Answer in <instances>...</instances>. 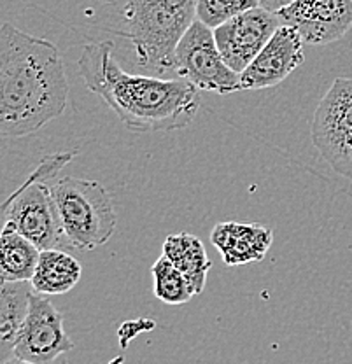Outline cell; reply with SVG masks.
<instances>
[{
    "label": "cell",
    "instance_id": "6da1fadb",
    "mask_svg": "<svg viewBox=\"0 0 352 364\" xmlns=\"http://www.w3.org/2000/svg\"><path fill=\"white\" fill-rule=\"evenodd\" d=\"M69 81L55 44L6 23L0 30V134L32 135L63 114Z\"/></svg>",
    "mask_w": 352,
    "mask_h": 364
},
{
    "label": "cell",
    "instance_id": "7a4b0ae2",
    "mask_svg": "<svg viewBox=\"0 0 352 364\" xmlns=\"http://www.w3.org/2000/svg\"><path fill=\"white\" fill-rule=\"evenodd\" d=\"M78 67L88 90L104 98L127 130L135 134L183 130L202 104L198 90L186 79L124 72L107 41L86 44Z\"/></svg>",
    "mask_w": 352,
    "mask_h": 364
},
{
    "label": "cell",
    "instance_id": "3957f363",
    "mask_svg": "<svg viewBox=\"0 0 352 364\" xmlns=\"http://www.w3.org/2000/svg\"><path fill=\"white\" fill-rule=\"evenodd\" d=\"M198 0H127L123 36L135 60L156 74L176 72V49L196 20Z\"/></svg>",
    "mask_w": 352,
    "mask_h": 364
},
{
    "label": "cell",
    "instance_id": "277c9868",
    "mask_svg": "<svg viewBox=\"0 0 352 364\" xmlns=\"http://www.w3.org/2000/svg\"><path fill=\"white\" fill-rule=\"evenodd\" d=\"M75 156V153L49 154L2 205L4 226L16 230L41 250L63 244L58 208L49 181Z\"/></svg>",
    "mask_w": 352,
    "mask_h": 364
},
{
    "label": "cell",
    "instance_id": "5b68a950",
    "mask_svg": "<svg viewBox=\"0 0 352 364\" xmlns=\"http://www.w3.org/2000/svg\"><path fill=\"white\" fill-rule=\"evenodd\" d=\"M65 242L81 250L104 245L116 231V212L98 181L62 177L49 182Z\"/></svg>",
    "mask_w": 352,
    "mask_h": 364
},
{
    "label": "cell",
    "instance_id": "8992f818",
    "mask_svg": "<svg viewBox=\"0 0 352 364\" xmlns=\"http://www.w3.org/2000/svg\"><path fill=\"white\" fill-rule=\"evenodd\" d=\"M176 74L196 90L218 95L242 91V77L228 67L215 44L214 30L195 20L176 49Z\"/></svg>",
    "mask_w": 352,
    "mask_h": 364
},
{
    "label": "cell",
    "instance_id": "52a82bcc",
    "mask_svg": "<svg viewBox=\"0 0 352 364\" xmlns=\"http://www.w3.org/2000/svg\"><path fill=\"white\" fill-rule=\"evenodd\" d=\"M70 350H74V341L63 328V316L49 299L32 291L28 316L14 347L13 358L32 364H53Z\"/></svg>",
    "mask_w": 352,
    "mask_h": 364
},
{
    "label": "cell",
    "instance_id": "ba28073f",
    "mask_svg": "<svg viewBox=\"0 0 352 364\" xmlns=\"http://www.w3.org/2000/svg\"><path fill=\"white\" fill-rule=\"evenodd\" d=\"M281 20L275 13L255 7L214 30L215 44L230 68L242 74L274 37Z\"/></svg>",
    "mask_w": 352,
    "mask_h": 364
},
{
    "label": "cell",
    "instance_id": "9c48e42d",
    "mask_svg": "<svg viewBox=\"0 0 352 364\" xmlns=\"http://www.w3.org/2000/svg\"><path fill=\"white\" fill-rule=\"evenodd\" d=\"M310 46L340 41L352 26V0H294L277 13Z\"/></svg>",
    "mask_w": 352,
    "mask_h": 364
},
{
    "label": "cell",
    "instance_id": "30bf717a",
    "mask_svg": "<svg viewBox=\"0 0 352 364\" xmlns=\"http://www.w3.org/2000/svg\"><path fill=\"white\" fill-rule=\"evenodd\" d=\"M304 43L293 26H279L251 65L240 74L242 90H265L281 85L304 63Z\"/></svg>",
    "mask_w": 352,
    "mask_h": 364
},
{
    "label": "cell",
    "instance_id": "8fae6325",
    "mask_svg": "<svg viewBox=\"0 0 352 364\" xmlns=\"http://www.w3.org/2000/svg\"><path fill=\"white\" fill-rule=\"evenodd\" d=\"M352 134V77L333 81L314 112L310 139L319 154H326L333 146Z\"/></svg>",
    "mask_w": 352,
    "mask_h": 364
},
{
    "label": "cell",
    "instance_id": "7c38bea8",
    "mask_svg": "<svg viewBox=\"0 0 352 364\" xmlns=\"http://www.w3.org/2000/svg\"><path fill=\"white\" fill-rule=\"evenodd\" d=\"M210 242L226 267H244L265 259L274 231L258 223H219L210 231Z\"/></svg>",
    "mask_w": 352,
    "mask_h": 364
},
{
    "label": "cell",
    "instance_id": "4fadbf2b",
    "mask_svg": "<svg viewBox=\"0 0 352 364\" xmlns=\"http://www.w3.org/2000/svg\"><path fill=\"white\" fill-rule=\"evenodd\" d=\"M32 282H2L0 291V350L2 363L13 358L14 347L28 316Z\"/></svg>",
    "mask_w": 352,
    "mask_h": 364
},
{
    "label": "cell",
    "instance_id": "5bb4252c",
    "mask_svg": "<svg viewBox=\"0 0 352 364\" xmlns=\"http://www.w3.org/2000/svg\"><path fill=\"white\" fill-rule=\"evenodd\" d=\"M81 275L82 267L74 256L60 249H48L41 252L39 264L30 282L39 294H65L78 286Z\"/></svg>",
    "mask_w": 352,
    "mask_h": 364
},
{
    "label": "cell",
    "instance_id": "9a60e30c",
    "mask_svg": "<svg viewBox=\"0 0 352 364\" xmlns=\"http://www.w3.org/2000/svg\"><path fill=\"white\" fill-rule=\"evenodd\" d=\"M41 250L36 244L9 226L0 235V277L2 282H30L39 264Z\"/></svg>",
    "mask_w": 352,
    "mask_h": 364
},
{
    "label": "cell",
    "instance_id": "2e32d148",
    "mask_svg": "<svg viewBox=\"0 0 352 364\" xmlns=\"http://www.w3.org/2000/svg\"><path fill=\"white\" fill-rule=\"evenodd\" d=\"M164 256L169 257L186 275V279L195 287L196 296L202 293L212 263L198 237L184 231L169 235L164 242Z\"/></svg>",
    "mask_w": 352,
    "mask_h": 364
},
{
    "label": "cell",
    "instance_id": "e0dca14e",
    "mask_svg": "<svg viewBox=\"0 0 352 364\" xmlns=\"http://www.w3.org/2000/svg\"><path fill=\"white\" fill-rule=\"evenodd\" d=\"M153 273V293L166 305H184L193 296H196L195 287L183 272L161 254L151 267Z\"/></svg>",
    "mask_w": 352,
    "mask_h": 364
},
{
    "label": "cell",
    "instance_id": "ac0fdd59",
    "mask_svg": "<svg viewBox=\"0 0 352 364\" xmlns=\"http://www.w3.org/2000/svg\"><path fill=\"white\" fill-rule=\"evenodd\" d=\"M260 7L258 0H198L196 2V20L215 30L233 20L238 14Z\"/></svg>",
    "mask_w": 352,
    "mask_h": 364
},
{
    "label": "cell",
    "instance_id": "d6986e66",
    "mask_svg": "<svg viewBox=\"0 0 352 364\" xmlns=\"http://www.w3.org/2000/svg\"><path fill=\"white\" fill-rule=\"evenodd\" d=\"M328 165L346 179H352V134L333 146L326 154H323Z\"/></svg>",
    "mask_w": 352,
    "mask_h": 364
},
{
    "label": "cell",
    "instance_id": "ffe728a7",
    "mask_svg": "<svg viewBox=\"0 0 352 364\" xmlns=\"http://www.w3.org/2000/svg\"><path fill=\"white\" fill-rule=\"evenodd\" d=\"M154 321H149V318H139V321H127L119 328V345L121 348H127L128 343L142 331H149V329L154 328Z\"/></svg>",
    "mask_w": 352,
    "mask_h": 364
},
{
    "label": "cell",
    "instance_id": "44dd1931",
    "mask_svg": "<svg viewBox=\"0 0 352 364\" xmlns=\"http://www.w3.org/2000/svg\"><path fill=\"white\" fill-rule=\"evenodd\" d=\"M294 0H258L260 7H263V9L270 11V13H275L277 14L279 11L286 9L287 6H291Z\"/></svg>",
    "mask_w": 352,
    "mask_h": 364
},
{
    "label": "cell",
    "instance_id": "7402d4cb",
    "mask_svg": "<svg viewBox=\"0 0 352 364\" xmlns=\"http://www.w3.org/2000/svg\"><path fill=\"white\" fill-rule=\"evenodd\" d=\"M2 364H32V363L23 361V359H18V358H11V359H7V361L2 363Z\"/></svg>",
    "mask_w": 352,
    "mask_h": 364
},
{
    "label": "cell",
    "instance_id": "603a6c76",
    "mask_svg": "<svg viewBox=\"0 0 352 364\" xmlns=\"http://www.w3.org/2000/svg\"><path fill=\"white\" fill-rule=\"evenodd\" d=\"M121 363H123V358H117L114 361H111V364H121Z\"/></svg>",
    "mask_w": 352,
    "mask_h": 364
},
{
    "label": "cell",
    "instance_id": "cb8c5ba5",
    "mask_svg": "<svg viewBox=\"0 0 352 364\" xmlns=\"http://www.w3.org/2000/svg\"><path fill=\"white\" fill-rule=\"evenodd\" d=\"M62 364H67V361H63V363H62Z\"/></svg>",
    "mask_w": 352,
    "mask_h": 364
}]
</instances>
